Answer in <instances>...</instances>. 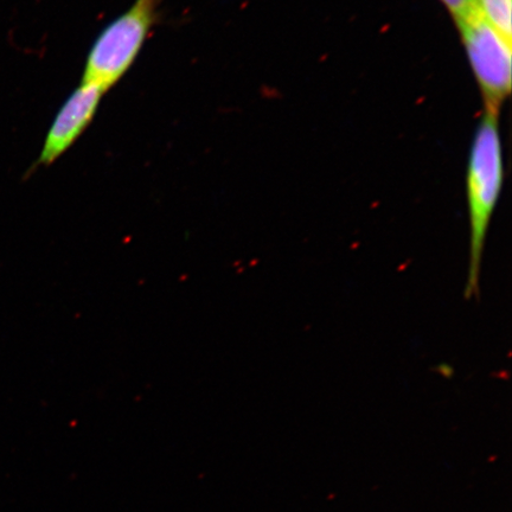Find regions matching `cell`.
<instances>
[{
    "mask_svg": "<svg viewBox=\"0 0 512 512\" xmlns=\"http://www.w3.org/2000/svg\"><path fill=\"white\" fill-rule=\"evenodd\" d=\"M504 179L498 113L485 112L477 128L466 176L470 219V261L465 297L479 296L480 270L492 215L501 196Z\"/></svg>",
    "mask_w": 512,
    "mask_h": 512,
    "instance_id": "cell-1",
    "label": "cell"
},
{
    "mask_svg": "<svg viewBox=\"0 0 512 512\" xmlns=\"http://www.w3.org/2000/svg\"><path fill=\"white\" fill-rule=\"evenodd\" d=\"M107 92L104 89L80 83L70 94L51 123L44 139L40 157L27 172V177L41 166H50L60 159L92 124L100 102Z\"/></svg>",
    "mask_w": 512,
    "mask_h": 512,
    "instance_id": "cell-4",
    "label": "cell"
},
{
    "mask_svg": "<svg viewBox=\"0 0 512 512\" xmlns=\"http://www.w3.org/2000/svg\"><path fill=\"white\" fill-rule=\"evenodd\" d=\"M486 112L499 113L511 92V43L485 21L478 8L457 23Z\"/></svg>",
    "mask_w": 512,
    "mask_h": 512,
    "instance_id": "cell-3",
    "label": "cell"
},
{
    "mask_svg": "<svg viewBox=\"0 0 512 512\" xmlns=\"http://www.w3.org/2000/svg\"><path fill=\"white\" fill-rule=\"evenodd\" d=\"M458 23L476 10V0H440Z\"/></svg>",
    "mask_w": 512,
    "mask_h": 512,
    "instance_id": "cell-6",
    "label": "cell"
},
{
    "mask_svg": "<svg viewBox=\"0 0 512 512\" xmlns=\"http://www.w3.org/2000/svg\"><path fill=\"white\" fill-rule=\"evenodd\" d=\"M476 5L485 21L511 43V0H476Z\"/></svg>",
    "mask_w": 512,
    "mask_h": 512,
    "instance_id": "cell-5",
    "label": "cell"
},
{
    "mask_svg": "<svg viewBox=\"0 0 512 512\" xmlns=\"http://www.w3.org/2000/svg\"><path fill=\"white\" fill-rule=\"evenodd\" d=\"M160 0H134L131 8L96 37L89 50L81 83L108 92L136 62L159 17Z\"/></svg>",
    "mask_w": 512,
    "mask_h": 512,
    "instance_id": "cell-2",
    "label": "cell"
}]
</instances>
